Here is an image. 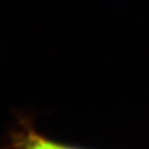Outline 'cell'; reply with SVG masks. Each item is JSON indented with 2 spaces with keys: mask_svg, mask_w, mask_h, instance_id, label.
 Masks as SVG:
<instances>
[{
  "mask_svg": "<svg viewBox=\"0 0 149 149\" xmlns=\"http://www.w3.org/2000/svg\"><path fill=\"white\" fill-rule=\"evenodd\" d=\"M25 149H55V144L40 137L33 136V138H31L26 145Z\"/></svg>",
  "mask_w": 149,
  "mask_h": 149,
  "instance_id": "cell-1",
  "label": "cell"
},
{
  "mask_svg": "<svg viewBox=\"0 0 149 149\" xmlns=\"http://www.w3.org/2000/svg\"><path fill=\"white\" fill-rule=\"evenodd\" d=\"M55 149H74V148H68V147H63V146H60V145L55 144Z\"/></svg>",
  "mask_w": 149,
  "mask_h": 149,
  "instance_id": "cell-2",
  "label": "cell"
}]
</instances>
